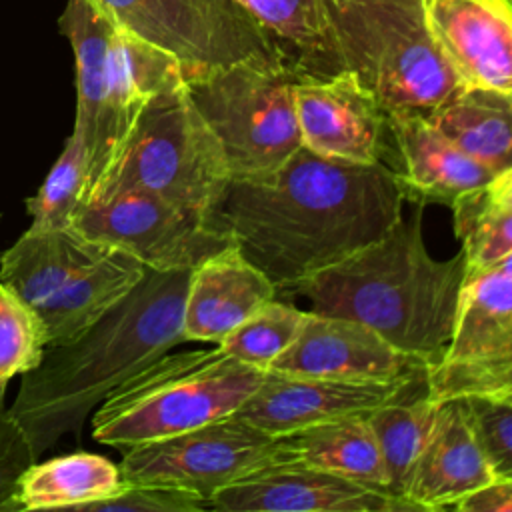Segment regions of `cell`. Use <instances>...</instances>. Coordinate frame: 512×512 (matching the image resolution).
I'll return each mask as SVG.
<instances>
[{
  "mask_svg": "<svg viewBox=\"0 0 512 512\" xmlns=\"http://www.w3.org/2000/svg\"><path fill=\"white\" fill-rule=\"evenodd\" d=\"M218 512H406L408 500L356 480L280 462L218 490L210 498Z\"/></svg>",
  "mask_w": 512,
  "mask_h": 512,
  "instance_id": "15",
  "label": "cell"
},
{
  "mask_svg": "<svg viewBox=\"0 0 512 512\" xmlns=\"http://www.w3.org/2000/svg\"><path fill=\"white\" fill-rule=\"evenodd\" d=\"M292 462L282 436H270L238 416L128 446L120 466L126 482H152L210 498L254 472Z\"/></svg>",
  "mask_w": 512,
  "mask_h": 512,
  "instance_id": "10",
  "label": "cell"
},
{
  "mask_svg": "<svg viewBox=\"0 0 512 512\" xmlns=\"http://www.w3.org/2000/svg\"><path fill=\"white\" fill-rule=\"evenodd\" d=\"M448 508L460 512H512V478H494L454 500Z\"/></svg>",
  "mask_w": 512,
  "mask_h": 512,
  "instance_id": "36",
  "label": "cell"
},
{
  "mask_svg": "<svg viewBox=\"0 0 512 512\" xmlns=\"http://www.w3.org/2000/svg\"><path fill=\"white\" fill-rule=\"evenodd\" d=\"M386 128L384 164L406 202L452 204L458 194L498 174L456 148L424 114L390 112Z\"/></svg>",
  "mask_w": 512,
  "mask_h": 512,
  "instance_id": "18",
  "label": "cell"
},
{
  "mask_svg": "<svg viewBox=\"0 0 512 512\" xmlns=\"http://www.w3.org/2000/svg\"><path fill=\"white\" fill-rule=\"evenodd\" d=\"M306 314V310L272 298L230 330L216 346L244 364L268 370L270 362L298 336Z\"/></svg>",
  "mask_w": 512,
  "mask_h": 512,
  "instance_id": "31",
  "label": "cell"
},
{
  "mask_svg": "<svg viewBox=\"0 0 512 512\" xmlns=\"http://www.w3.org/2000/svg\"><path fill=\"white\" fill-rule=\"evenodd\" d=\"M122 484L118 464L100 454L76 452L36 460L20 478L18 502L22 510H86L92 502L116 494Z\"/></svg>",
  "mask_w": 512,
  "mask_h": 512,
  "instance_id": "25",
  "label": "cell"
},
{
  "mask_svg": "<svg viewBox=\"0 0 512 512\" xmlns=\"http://www.w3.org/2000/svg\"><path fill=\"white\" fill-rule=\"evenodd\" d=\"M450 206L468 274L512 256V170L458 194Z\"/></svg>",
  "mask_w": 512,
  "mask_h": 512,
  "instance_id": "28",
  "label": "cell"
},
{
  "mask_svg": "<svg viewBox=\"0 0 512 512\" xmlns=\"http://www.w3.org/2000/svg\"><path fill=\"white\" fill-rule=\"evenodd\" d=\"M146 274L142 262L110 246L96 262L80 270L36 314L42 320L46 348L60 346L100 320Z\"/></svg>",
  "mask_w": 512,
  "mask_h": 512,
  "instance_id": "22",
  "label": "cell"
},
{
  "mask_svg": "<svg viewBox=\"0 0 512 512\" xmlns=\"http://www.w3.org/2000/svg\"><path fill=\"white\" fill-rule=\"evenodd\" d=\"M494 478L470 432L462 400L440 402L404 498L416 510H446Z\"/></svg>",
  "mask_w": 512,
  "mask_h": 512,
  "instance_id": "20",
  "label": "cell"
},
{
  "mask_svg": "<svg viewBox=\"0 0 512 512\" xmlns=\"http://www.w3.org/2000/svg\"><path fill=\"white\" fill-rule=\"evenodd\" d=\"M422 208L416 204L380 240L288 290L304 296L312 312L356 320L408 356L438 360L468 272L462 250L448 260L428 254Z\"/></svg>",
  "mask_w": 512,
  "mask_h": 512,
  "instance_id": "3",
  "label": "cell"
},
{
  "mask_svg": "<svg viewBox=\"0 0 512 512\" xmlns=\"http://www.w3.org/2000/svg\"><path fill=\"white\" fill-rule=\"evenodd\" d=\"M470 432L496 478H512V394L460 398Z\"/></svg>",
  "mask_w": 512,
  "mask_h": 512,
  "instance_id": "33",
  "label": "cell"
},
{
  "mask_svg": "<svg viewBox=\"0 0 512 512\" xmlns=\"http://www.w3.org/2000/svg\"><path fill=\"white\" fill-rule=\"evenodd\" d=\"M286 62L246 58L186 78V90L216 136L230 180L276 172L300 146L294 84Z\"/></svg>",
  "mask_w": 512,
  "mask_h": 512,
  "instance_id": "7",
  "label": "cell"
},
{
  "mask_svg": "<svg viewBox=\"0 0 512 512\" xmlns=\"http://www.w3.org/2000/svg\"><path fill=\"white\" fill-rule=\"evenodd\" d=\"M118 30L172 56L192 78L246 58L286 62L236 0H90Z\"/></svg>",
  "mask_w": 512,
  "mask_h": 512,
  "instance_id": "8",
  "label": "cell"
},
{
  "mask_svg": "<svg viewBox=\"0 0 512 512\" xmlns=\"http://www.w3.org/2000/svg\"><path fill=\"white\" fill-rule=\"evenodd\" d=\"M276 294L270 278L236 244L228 246L190 270L182 308L184 340L218 344Z\"/></svg>",
  "mask_w": 512,
  "mask_h": 512,
  "instance_id": "19",
  "label": "cell"
},
{
  "mask_svg": "<svg viewBox=\"0 0 512 512\" xmlns=\"http://www.w3.org/2000/svg\"><path fill=\"white\" fill-rule=\"evenodd\" d=\"M426 366L356 320L308 310L298 336L268 370L286 376L388 382Z\"/></svg>",
  "mask_w": 512,
  "mask_h": 512,
  "instance_id": "14",
  "label": "cell"
},
{
  "mask_svg": "<svg viewBox=\"0 0 512 512\" xmlns=\"http://www.w3.org/2000/svg\"><path fill=\"white\" fill-rule=\"evenodd\" d=\"M272 36L294 72L328 78L342 72L320 0H236Z\"/></svg>",
  "mask_w": 512,
  "mask_h": 512,
  "instance_id": "26",
  "label": "cell"
},
{
  "mask_svg": "<svg viewBox=\"0 0 512 512\" xmlns=\"http://www.w3.org/2000/svg\"><path fill=\"white\" fill-rule=\"evenodd\" d=\"M424 116L456 148L492 172L512 170V94L462 86Z\"/></svg>",
  "mask_w": 512,
  "mask_h": 512,
  "instance_id": "23",
  "label": "cell"
},
{
  "mask_svg": "<svg viewBox=\"0 0 512 512\" xmlns=\"http://www.w3.org/2000/svg\"><path fill=\"white\" fill-rule=\"evenodd\" d=\"M108 248L72 226L62 230L28 228L0 254V282L38 310Z\"/></svg>",
  "mask_w": 512,
  "mask_h": 512,
  "instance_id": "21",
  "label": "cell"
},
{
  "mask_svg": "<svg viewBox=\"0 0 512 512\" xmlns=\"http://www.w3.org/2000/svg\"><path fill=\"white\" fill-rule=\"evenodd\" d=\"M436 402L512 394V256L466 274L450 340L426 366Z\"/></svg>",
  "mask_w": 512,
  "mask_h": 512,
  "instance_id": "9",
  "label": "cell"
},
{
  "mask_svg": "<svg viewBox=\"0 0 512 512\" xmlns=\"http://www.w3.org/2000/svg\"><path fill=\"white\" fill-rule=\"evenodd\" d=\"M428 32L462 86L512 94L510 0H418Z\"/></svg>",
  "mask_w": 512,
  "mask_h": 512,
  "instance_id": "16",
  "label": "cell"
},
{
  "mask_svg": "<svg viewBox=\"0 0 512 512\" xmlns=\"http://www.w3.org/2000/svg\"><path fill=\"white\" fill-rule=\"evenodd\" d=\"M404 202L386 164L340 162L300 146L268 176L230 180L214 222L286 292L380 240Z\"/></svg>",
  "mask_w": 512,
  "mask_h": 512,
  "instance_id": "1",
  "label": "cell"
},
{
  "mask_svg": "<svg viewBox=\"0 0 512 512\" xmlns=\"http://www.w3.org/2000/svg\"><path fill=\"white\" fill-rule=\"evenodd\" d=\"M58 26L70 40L76 60L74 128L82 132L86 152H90L98 132L110 42L116 26L90 0H68L62 16L58 18Z\"/></svg>",
  "mask_w": 512,
  "mask_h": 512,
  "instance_id": "27",
  "label": "cell"
},
{
  "mask_svg": "<svg viewBox=\"0 0 512 512\" xmlns=\"http://www.w3.org/2000/svg\"><path fill=\"white\" fill-rule=\"evenodd\" d=\"M264 374L266 370L244 364L218 346L166 352L96 406L92 436L102 444L128 448L232 416Z\"/></svg>",
  "mask_w": 512,
  "mask_h": 512,
  "instance_id": "4",
  "label": "cell"
},
{
  "mask_svg": "<svg viewBox=\"0 0 512 512\" xmlns=\"http://www.w3.org/2000/svg\"><path fill=\"white\" fill-rule=\"evenodd\" d=\"M208 512L210 502L200 494L152 482H126L122 488L98 502L86 506V512Z\"/></svg>",
  "mask_w": 512,
  "mask_h": 512,
  "instance_id": "34",
  "label": "cell"
},
{
  "mask_svg": "<svg viewBox=\"0 0 512 512\" xmlns=\"http://www.w3.org/2000/svg\"><path fill=\"white\" fill-rule=\"evenodd\" d=\"M88 186V152L78 128L66 138L64 148L52 164L38 192L26 200L32 230L70 228L84 202Z\"/></svg>",
  "mask_w": 512,
  "mask_h": 512,
  "instance_id": "30",
  "label": "cell"
},
{
  "mask_svg": "<svg viewBox=\"0 0 512 512\" xmlns=\"http://www.w3.org/2000/svg\"><path fill=\"white\" fill-rule=\"evenodd\" d=\"M438 404L428 394L424 374L402 394L366 414L384 462L386 492L394 498L406 500L410 474L430 434Z\"/></svg>",
  "mask_w": 512,
  "mask_h": 512,
  "instance_id": "29",
  "label": "cell"
},
{
  "mask_svg": "<svg viewBox=\"0 0 512 512\" xmlns=\"http://www.w3.org/2000/svg\"><path fill=\"white\" fill-rule=\"evenodd\" d=\"M190 270L144 278L74 340L48 346L36 368L22 374L10 412L36 456L76 432L86 416L124 380L184 340L182 308Z\"/></svg>",
  "mask_w": 512,
  "mask_h": 512,
  "instance_id": "2",
  "label": "cell"
},
{
  "mask_svg": "<svg viewBox=\"0 0 512 512\" xmlns=\"http://www.w3.org/2000/svg\"><path fill=\"white\" fill-rule=\"evenodd\" d=\"M72 228L128 252L156 272L194 270L206 258L234 246L224 228L132 186H114L88 196Z\"/></svg>",
  "mask_w": 512,
  "mask_h": 512,
  "instance_id": "11",
  "label": "cell"
},
{
  "mask_svg": "<svg viewBox=\"0 0 512 512\" xmlns=\"http://www.w3.org/2000/svg\"><path fill=\"white\" fill-rule=\"evenodd\" d=\"M46 350V334L36 310L0 282V388L36 368Z\"/></svg>",
  "mask_w": 512,
  "mask_h": 512,
  "instance_id": "32",
  "label": "cell"
},
{
  "mask_svg": "<svg viewBox=\"0 0 512 512\" xmlns=\"http://www.w3.org/2000/svg\"><path fill=\"white\" fill-rule=\"evenodd\" d=\"M340 68L390 112L426 114L462 88L418 0H320Z\"/></svg>",
  "mask_w": 512,
  "mask_h": 512,
  "instance_id": "5",
  "label": "cell"
},
{
  "mask_svg": "<svg viewBox=\"0 0 512 512\" xmlns=\"http://www.w3.org/2000/svg\"><path fill=\"white\" fill-rule=\"evenodd\" d=\"M424 374L426 368H420L388 382H350L266 370L260 386L234 416L270 436H286L330 420L364 416L402 394Z\"/></svg>",
  "mask_w": 512,
  "mask_h": 512,
  "instance_id": "13",
  "label": "cell"
},
{
  "mask_svg": "<svg viewBox=\"0 0 512 512\" xmlns=\"http://www.w3.org/2000/svg\"><path fill=\"white\" fill-rule=\"evenodd\" d=\"M228 184L226 156L180 78L146 104L88 196L114 186H132L216 224L214 214Z\"/></svg>",
  "mask_w": 512,
  "mask_h": 512,
  "instance_id": "6",
  "label": "cell"
},
{
  "mask_svg": "<svg viewBox=\"0 0 512 512\" xmlns=\"http://www.w3.org/2000/svg\"><path fill=\"white\" fill-rule=\"evenodd\" d=\"M294 104L304 148L340 162L384 164L386 112L352 72L298 78Z\"/></svg>",
  "mask_w": 512,
  "mask_h": 512,
  "instance_id": "12",
  "label": "cell"
},
{
  "mask_svg": "<svg viewBox=\"0 0 512 512\" xmlns=\"http://www.w3.org/2000/svg\"><path fill=\"white\" fill-rule=\"evenodd\" d=\"M36 460L24 428L6 406V388H0V512H22L20 478Z\"/></svg>",
  "mask_w": 512,
  "mask_h": 512,
  "instance_id": "35",
  "label": "cell"
},
{
  "mask_svg": "<svg viewBox=\"0 0 512 512\" xmlns=\"http://www.w3.org/2000/svg\"><path fill=\"white\" fill-rule=\"evenodd\" d=\"M180 78H184L182 68L172 56L128 32L114 30L98 132L88 152L86 196L124 146L146 104Z\"/></svg>",
  "mask_w": 512,
  "mask_h": 512,
  "instance_id": "17",
  "label": "cell"
},
{
  "mask_svg": "<svg viewBox=\"0 0 512 512\" xmlns=\"http://www.w3.org/2000/svg\"><path fill=\"white\" fill-rule=\"evenodd\" d=\"M282 438L292 462L386 492L384 462L366 414L330 420Z\"/></svg>",
  "mask_w": 512,
  "mask_h": 512,
  "instance_id": "24",
  "label": "cell"
}]
</instances>
